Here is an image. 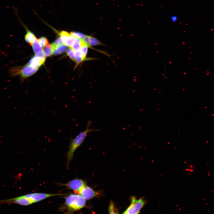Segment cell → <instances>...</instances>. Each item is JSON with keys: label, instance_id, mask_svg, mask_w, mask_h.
Returning a JSON list of instances; mask_svg holds the SVG:
<instances>
[{"label": "cell", "instance_id": "cell-1", "mask_svg": "<svg viewBox=\"0 0 214 214\" xmlns=\"http://www.w3.org/2000/svg\"><path fill=\"white\" fill-rule=\"evenodd\" d=\"M92 123L91 121H88L86 129L80 132L74 139H70L69 148L67 153V167L73 158L75 151L83 144L88 134L92 132L100 131L99 129H94L93 128L90 129V126Z\"/></svg>", "mask_w": 214, "mask_h": 214}, {"label": "cell", "instance_id": "cell-2", "mask_svg": "<svg viewBox=\"0 0 214 214\" xmlns=\"http://www.w3.org/2000/svg\"><path fill=\"white\" fill-rule=\"evenodd\" d=\"M64 203L60 209L66 213H73L85 207L86 200L79 194H70L65 198Z\"/></svg>", "mask_w": 214, "mask_h": 214}, {"label": "cell", "instance_id": "cell-3", "mask_svg": "<svg viewBox=\"0 0 214 214\" xmlns=\"http://www.w3.org/2000/svg\"><path fill=\"white\" fill-rule=\"evenodd\" d=\"M39 68L35 67L26 65L23 67L16 66L11 68L8 70L10 76L20 77L21 79L28 77L35 74L39 69Z\"/></svg>", "mask_w": 214, "mask_h": 214}, {"label": "cell", "instance_id": "cell-4", "mask_svg": "<svg viewBox=\"0 0 214 214\" xmlns=\"http://www.w3.org/2000/svg\"><path fill=\"white\" fill-rule=\"evenodd\" d=\"M131 204L127 209L123 213L124 214H136L139 213L141 209L144 207L145 201L143 198L137 199L133 196L131 199Z\"/></svg>", "mask_w": 214, "mask_h": 214}, {"label": "cell", "instance_id": "cell-5", "mask_svg": "<svg viewBox=\"0 0 214 214\" xmlns=\"http://www.w3.org/2000/svg\"><path fill=\"white\" fill-rule=\"evenodd\" d=\"M62 194H47L43 193H33L25 195L33 203L38 202L48 198L62 195Z\"/></svg>", "mask_w": 214, "mask_h": 214}, {"label": "cell", "instance_id": "cell-6", "mask_svg": "<svg viewBox=\"0 0 214 214\" xmlns=\"http://www.w3.org/2000/svg\"><path fill=\"white\" fill-rule=\"evenodd\" d=\"M62 185L68 188L79 193L86 185L85 182L80 179H74Z\"/></svg>", "mask_w": 214, "mask_h": 214}, {"label": "cell", "instance_id": "cell-7", "mask_svg": "<svg viewBox=\"0 0 214 214\" xmlns=\"http://www.w3.org/2000/svg\"><path fill=\"white\" fill-rule=\"evenodd\" d=\"M46 56L44 53L41 55H35L31 59L26 65L39 68L44 64Z\"/></svg>", "mask_w": 214, "mask_h": 214}, {"label": "cell", "instance_id": "cell-8", "mask_svg": "<svg viewBox=\"0 0 214 214\" xmlns=\"http://www.w3.org/2000/svg\"><path fill=\"white\" fill-rule=\"evenodd\" d=\"M79 193L86 200L91 199L96 195V192L91 187L86 185L84 186Z\"/></svg>", "mask_w": 214, "mask_h": 214}, {"label": "cell", "instance_id": "cell-9", "mask_svg": "<svg viewBox=\"0 0 214 214\" xmlns=\"http://www.w3.org/2000/svg\"><path fill=\"white\" fill-rule=\"evenodd\" d=\"M62 42L66 46L71 47H72L75 38L68 32L62 31L59 34Z\"/></svg>", "mask_w": 214, "mask_h": 214}, {"label": "cell", "instance_id": "cell-10", "mask_svg": "<svg viewBox=\"0 0 214 214\" xmlns=\"http://www.w3.org/2000/svg\"><path fill=\"white\" fill-rule=\"evenodd\" d=\"M83 40L90 48L91 46L103 45V44L99 40L90 36L86 35Z\"/></svg>", "mask_w": 214, "mask_h": 214}, {"label": "cell", "instance_id": "cell-11", "mask_svg": "<svg viewBox=\"0 0 214 214\" xmlns=\"http://www.w3.org/2000/svg\"><path fill=\"white\" fill-rule=\"evenodd\" d=\"M31 46L36 55H41L44 53L38 40L36 38L35 39Z\"/></svg>", "mask_w": 214, "mask_h": 214}, {"label": "cell", "instance_id": "cell-12", "mask_svg": "<svg viewBox=\"0 0 214 214\" xmlns=\"http://www.w3.org/2000/svg\"><path fill=\"white\" fill-rule=\"evenodd\" d=\"M85 43L83 40L75 38L71 47L74 51H79Z\"/></svg>", "mask_w": 214, "mask_h": 214}, {"label": "cell", "instance_id": "cell-13", "mask_svg": "<svg viewBox=\"0 0 214 214\" xmlns=\"http://www.w3.org/2000/svg\"><path fill=\"white\" fill-rule=\"evenodd\" d=\"M23 26L25 28L26 31V33L25 35L24 39L27 43H29L30 45L31 46L36 37L27 28L24 24Z\"/></svg>", "mask_w": 214, "mask_h": 214}, {"label": "cell", "instance_id": "cell-14", "mask_svg": "<svg viewBox=\"0 0 214 214\" xmlns=\"http://www.w3.org/2000/svg\"><path fill=\"white\" fill-rule=\"evenodd\" d=\"M66 46L64 44L58 47L54 50L53 55L56 56L64 53L67 50Z\"/></svg>", "mask_w": 214, "mask_h": 214}, {"label": "cell", "instance_id": "cell-15", "mask_svg": "<svg viewBox=\"0 0 214 214\" xmlns=\"http://www.w3.org/2000/svg\"><path fill=\"white\" fill-rule=\"evenodd\" d=\"M43 50L46 57L50 56L53 54V52L54 51V49L52 47L51 45L49 44L46 46L44 47L43 49Z\"/></svg>", "mask_w": 214, "mask_h": 214}, {"label": "cell", "instance_id": "cell-16", "mask_svg": "<svg viewBox=\"0 0 214 214\" xmlns=\"http://www.w3.org/2000/svg\"><path fill=\"white\" fill-rule=\"evenodd\" d=\"M89 47L85 43L81 47L80 51H81L83 58L85 61L91 60V58H87L86 56L87 54L88 50Z\"/></svg>", "mask_w": 214, "mask_h": 214}, {"label": "cell", "instance_id": "cell-17", "mask_svg": "<svg viewBox=\"0 0 214 214\" xmlns=\"http://www.w3.org/2000/svg\"><path fill=\"white\" fill-rule=\"evenodd\" d=\"M74 53L76 62L77 65L81 63V62L85 61L83 57L82 53L80 51H74Z\"/></svg>", "mask_w": 214, "mask_h": 214}, {"label": "cell", "instance_id": "cell-18", "mask_svg": "<svg viewBox=\"0 0 214 214\" xmlns=\"http://www.w3.org/2000/svg\"><path fill=\"white\" fill-rule=\"evenodd\" d=\"M108 210L110 214L119 213L118 210L116 208L114 203L112 201L110 202Z\"/></svg>", "mask_w": 214, "mask_h": 214}, {"label": "cell", "instance_id": "cell-19", "mask_svg": "<svg viewBox=\"0 0 214 214\" xmlns=\"http://www.w3.org/2000/svg\"><path fill=\"white\" fill-rule=\"evenodd\" d=\"M70 34L75 38L83 40L86 36V35L81 33L76 32H70Z\"/></svg>", "mask_w": 214, "mask_h": 214}, {"label": "cell", "instance_id": "cell-20", "mask_svg": "<svg viewBox=\"0 0 214 214\" xmlns=\"http://www.w3.org/2000/svg\"><path fill=\"white\" fill-rule=\"evenodd\" d=\"M64 44L63 42L60 38L59 37L57 38L55 41L53 43L51 44V45L53 47L54 51L55 49L58 46Z\"/></svg>", "mask_w": 214, "mask_h": 214}, {"label": "cell", "instance_id": "cell-21", "mask_svg": "<svg viewBox=\"0 0 214 214\" xmlns=\"http://www.w3.org/2000/svg\"><path fill=\"white\" fill-rule=\"evenodd\" d=\"M38 40L42 47H44L49 44L47 39L46 37H41Z\"/></svg>", "mask_w": 214, "mask_h": 214}, {"label": "cell", "instance_id": "cell-22", "mask_svg": "<svg viewBox=\"0 0 214 214\" xmlns=\"http://www.w3.org/2000/svg\"><path fill=\"white\" fill-rule=\"evenodd\" d=\"M74 51L72 48H69L66 51L67 55L72 60L76 62V58Z\"/></svg>", "mask_w": 214, "mask_h": 214}, {"label": "cell", "instance_id": "cell-23", "mask_svg": "<svg viewBox=\"0 0 214 214\" xmlns=\"http://www.w3.org/2000/svg\"><path fill=\"white\" fill-rule=\"evenodd\" d=\"M171 19L172 22H176L177 20V17L176 16L173 15L171 17Z\"/></svg>", "mask_w": 214, "mask_h": 214}]
</instances>
